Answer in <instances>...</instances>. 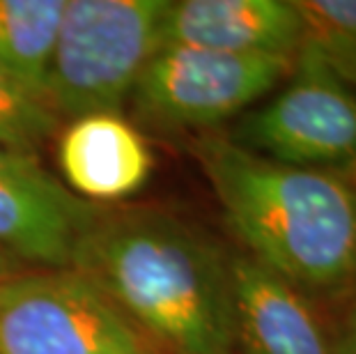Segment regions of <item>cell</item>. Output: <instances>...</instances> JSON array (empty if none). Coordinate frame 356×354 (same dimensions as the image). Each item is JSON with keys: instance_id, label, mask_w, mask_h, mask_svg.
<instances>
[{"instance_id": "obj_12", "label": "cell", "mask_w": 356, "mask_h": 354, "mask_svg": "<svg viewBox=\"0 0 356 354\" xmlns=\"http://www.w3.org/2000/svg\"><path fill=\"white\" fill-rule=\"evenodd\" d=\"M308 44L336 77L356 90V0H297Z\"/></svg>"}, {"instance_id": "obj_1", "label": "cell", "mask_w": 356, "mask_h": 354, "mask_svg": "<svg viewBox=\"0 0 356 354\" xmlns=\"http://www.w3.org/2000/svg\"><path fill=\"white\" fill-rule=\"evenodd\" d=\"M70 267L159 354H237L230 251L198 225L163 209H102Z\"/></svg>"}, {"instance_id": "obj_11", "label": "cell", "mask_w": 356, "mask_h": 354, "mask_svg": "<svg viewBox=\"0 0 356 354\" xmlns=\"http://www.w3.org/2000/svg\"><path fill=\"white\" fill-rule=\"evenodd\" d=\"M67 0H0V67L47 97Z\"/></svg>"}, {"instance_id": "obj_6", "label": "cell", "mask_w": 356, "mask_h": 354, "mask_svg": "<svg viewBox=\"0 0 356 354\" xmlns=\"http://www.w3.org/2000/svg\"><path fill=\"white\" fill-rule=\"evenodd\" d=\"M292 65L294 58L165 44L136 81L134 108L156 129L211 134L267 99Z\"/></svg>"}, {"instance_id": "obj_10", "label": "cell", "mask_w": 356, "mask_h": 354, "mask_svg": "<svg viewBox=\"0 0 356 354\" xmlns=\"http://www.w3.org/2000/svg\"><path fill=\"white\" fill-rule=\"evenodd\" d=\"M60 170L79 198L124 200L145 186L152 152L140 131L120 113H95L72 120L58 140Z\"/></svg>"}, {"instance_id": "obj_5", "label": "cell", "mask_w": 356, "mask_h": 354, "mask_svg": "<svg viewBox=\"0 0 356 354\" xmlns=\"http://www.w3.org/2000/svg\"><path fill=\"white\" fill-rule=\"evenodd\" d=\"M0 354H159L86 274L72 267L0 283Z\"/></svg>"}, {"instance_id": "obj_4", "label": "cell", "mask_w": 356, "mask_h": 354, "mask_svg": "<svg viewBox=\"0 0 356 354\" xmlns=\"http://www.w3.org/2000/svg\"><path fill=\"white\" fill-rule=\"evenodd\" d=\"M225 136L287 166L356 172V90L301 44L290 77L234 120Z\"/></svg>"}, {"instance_id": "obj_15", "label": "cell", "mask_w": 356, "mask_h": 354, "mask_svg": "<svg viewBox=\"0 0 356 354\" xmlns=\"http://www.w3.org/2000/svg\"><path fill=\"white\" fill-rule=\"evenodd\" d=\"M21 262H17L14 258H10L7 253H3L0 251V283L5 281V278H10L12 274H17V272H21Z\"/></svg>"}, {"instance_id": "obj_2", "label": "cell", "mask_w": 356, "mask_h": 354, "mask_svg": "<svg viewBox=\"0 0 356 354\" xmlns=\"http://www.w3.org/2000/svg\"><path fill=\"white\" fill-rule=\"evenodd\" d=\"M193 156L241 251L317 304L356 297V172L287 166L216 131Z\"/></svg>"}, {"instance_id": "obj_14", "label": "cell", "mask_w": 356, "mask_h": 354, "mask_svg": "<svg viewBox=\"0 0 356 354\" xmlns=\"http://www.w3.org/2000/svg\"><path fill=\"white\" fill-rule=\"evenodd\" d=\"M333 354H356V297L338 304L336 320L331 322Z\"/></svg>"}, {"instance_id": "obj_8", "label": "cell", "mask_w": 356, "mask_h": 354, "mask_svg": "<svg viewBox=\"0 0 356 354\" xmlns=\"http://www.w3.org/2000/svg\"><path fill=\"white\" fill-rule=\"evenodd\" d=\"M237 354H333L320 304L248 253L230 251Z\"/></svg>"}, {"instance_id": "obj_13", "label": "cell", "mask_w": 356, "mask_h": 354, "mask_svg": "<svg viewBox=\"0 0 356 354\" xmlns=\"http://www.w3.org/2000/svg\"><path fill=\"white\" fill-rule=\"evenodd\" d=\"M58 129L60 118L47 97L0 67V147L37 156Z\"/></svg>"}, {"instance_id": "obj_7", "label": "cell", "mask_w": 356, "mask_h": 354, "mask_svg": "<svg viewBox=\"0 0 356 354\" xmlns=\"http://www.w3.org/2000/svg\"><path fill=\"white\" fill-rule=\"evenodd\" d=\"M102 207L74 195L37 156L0 147V251L40 269L70 267Z\"/></svg>"}, {"instance_id": "obj_9", "label": "cell", "mask_w": 356, "mask_h": 354, "mask_svg": "<svg viewBox=\"0 0 356 354\" xmlns=\"http://www.w3.org/2000/svg\"><path fill=\"white\" fill-rule=\"evenodd\" d=\"M294 58L304 44L297 0H170L161 47Z\"/></svg>"}, {"instance_id": "obj_3", "label": "cell", "mask_w": 356, "mask_h": 354, "mask_svg": "<svg viewBox=\"0 0 356 354\" xmlns=\"http://www.w3.org/2000/svg\"><path fill=\"white\" fill-rule=\"evenodd\" d=\"M170 0H67L47 99L58 118L120 113L161 49Z\"/></svg>"}]
</instances>
